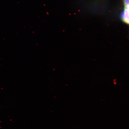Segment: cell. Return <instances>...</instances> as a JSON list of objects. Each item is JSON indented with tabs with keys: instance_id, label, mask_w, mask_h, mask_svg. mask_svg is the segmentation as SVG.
I'll list each match as a JSON object with an SVG mask.
<instances>
[{
	"instance_id": "1",
	"label": "cell",
	"mask_w": 129,
	"mask_h": 129,
	"mask_svg": "<svg viewBox=\"0 0 129 129\" xmlns=\"http://www.w3.org/2000/svg\"><path fill=\"white\" fill-rule=\"evenodd\" d=\"M124 8L121 14V19L122 21L129 25V5H124Z\"/></svg>"
}]
</instances>
